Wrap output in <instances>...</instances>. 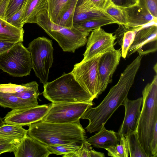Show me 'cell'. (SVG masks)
<instances>
[{"label": "cell", "instance_id": "cell-1", "mask_svg": "<svg viewBox=\"0 0 157 157\" xmlns=\"http://www.w3.org/2000/svg\"><path fill=\"white\" fill-rule=\"evenodd\" d=\"M142 56L139 55L127 65L121 74L116 85L112 87L102 101L97 106L89 108L80 119L89 120L85 128L91 133L98 131L128 98L129 90L132 86L135 76L140 67Z\"/></svg>", "mask_w": 157, "mask_h": 157}, {"label": "cell", "instance_id": "cell-2", "mask_svg": "<svg viewBox=\"0 0 157 157\" xmlns=\"http://www.w3.org/2000/svg\"><path fill=\"white\" fill-rule=\"evenodd\" d=\"M28 126L27 134L46 146L74 143L81 145L87 138L80 121L70 123H57L41 120Z\"/></svg>", "mask_w": 157, "mask_h": 157}, {"label": "cell", "instance_id": "cell-3", "mask_svg": "<svg viewBox=\"0 0 157 157\" xmlns=\"http://www.w3.org/2000/svg\"><path fill=\"white\" fill-rule=\"evenodd\" d=\"M142 107L136 131L138 140L148 157H152L150 145L157 124V75L142 91Z\"/></svg>", "mask_w": 157, "mask_h": 157}, {"label": "cell", "instance_id": "cell-4", "mask_svg": "<svg viewBox=\"0 0 157 157\" xmlns=\"http://www.w3.org/2000/svg\"><path fill=\"white\" fill-rule=\"evenodd\" d=\"M43 96L52 103L84 102L94 99L71 73L44 85Z\"/></svg>", "mask_w": 157, "mask_h": 157}, {"label": "cell", "instance_id": "cell-5", "mask_svg": "<svg viewBox=\"0 0 157 157\" xmlns=\"http://www.w3.org/2000/svg\"><path fill=\"white\" fill-rule=\"evenodd\" d=\"M34 23L56 40L65 52L74 53L76 49L85 45L90 33L80 31L74 26L70 29L54 23L51 21L46 9L37 14Z\"/></svg>", "mask_w": 157, "mask_h": 157}, {"label": "cell", "instance_id": "cell-6", "mask_svg": "<svg viewBox=\"0 0 157 157\" xmlns=\"http://www.w3.org/2000/svg\"><path fill=\"white\" fill-rule=\"evenodd\" d=\"M52 44L51 40L45 37H38L29 43L27 48L32 68L44 85L48 82L49 70L53 62Z\"/></svg>", "mask_w": 157, "mask_h": 157}, {"label": "cell", "instance_id": "cell-7", "mask_svg": "<svg viewBox=\"0 0 157 157\" xmlns=\"http://www.w3.org/2000/svg\"><path fill=\"white\" fill-rule=\"evenodd\" d=\"M32 69L30 53L22 43H16L0 56V69L13 77L29 75Z\"/></svg>", "mask_w": 157, "mask_h": 157}, {"label": "cell", "instance_id": "cell-8", "mask_svg": "<svg viewBox=\"0 0 157 157\" xmlns=\"http://www.w3.org/2000/svg\"><path fill=\"white\" fill-rule=\"evenodd\" d=\"M93 101L84 102L52 103L49 110L42 121L50 123H70L80 121Z\"/></svg>", "mask_w": 157, "mask_h": 157}, {"label": "cell", "instance_id": "cell-9", "mask_svg": "<svg viewBox=\"0 0 157 157\" xmlns=\"http://www.w3.org/2000/svg\"><path fill=\"white\" fill-rule=\"evenodd\" d=\"M101 54L74 65L71 72L76 80L94 99L98 97L99 77L98 65Z\"/></svg>", "mask_w": 157, "mask_h": 157}, {"label": "cell", "instance_id": "cell-10", "mask_svg": "<svg viewBox=\"0 0 157 157\" xmlns=\"http://www.w3.org/2000/svg\"><path fill=\"white\" fill-rule=\"evenodd\" d=\"M51 104L12 109L3 119L5 124L29 126L42 120L48 113Z\"/></svg>", "mask_w": 157, "mask_h": 157}, {"label": "cell", "instance_id": "cell-11", "mask_svg": "<svg viewBox=\"0 0 157 157\" xmlns=\"http://www.w3.org/2000/svg\"><path fill=\"white\" fill-rule=\"evenodd\" d=\"M121 56V48L107 51L100 56L98 65L99 83L98 95H100L112 81V77Z\"/></svg>", "mask_w": 157, "mask_h": 157}, {"label": "cell", "instance_id": "cell-12", "mask_svg": "<svg viewBox=\"0 0 157 157\" xmlns=\"http://www.w3.org/2000/svg\"><path fill=\"white\" fill-rule=\"evenodd\" d=\"M87 39L86 49L82 60L85 61L114 48L115 35L105 32L101 27L95 29Z\"/></svg>", "mask_w": 157, "mask_h": 157}, {"label": "cell", "instance_id": "cell-13", "mask_svg": "<svg viewBox=\"0 0 157 157\" xmlns=\"http://www.w3.org/2000/svg\"><path fill=\"white\" fill-rule=\"evenodd\" d=\"M157 24L145 26L137 31L130 47L127 56L137 52L143 56L153 52L157 48Z\"/></svg>", "mask_w": 157, "mask_h": 157}, {"label": "cell", "instance_id": "cell-14", "mask_svg": "<svg viewBox=\"0 0 157 157\" xmlns=\"http://www.w3.org/2000/svg\"><path fill=\"white\" fill-rule=\"evenodd\" d=\"M142 102V97L134 100L127 98L123 102L125 112L123 121L117 133L119 140L122 135L125 136L136 131Z\"/></svg>", "mask_w": 157, "mask_h": 157}, {"label": "cell", "instance_id": "cell-15", "mask_svg": "<svg viewBox=\"0 0 157 157\" xmlns=\"http://www.w3.org/2000/svg\"><path fill=\"white\" fill-rule=\"evenodd\" d=\"M124 7L128 18L127 24L124 25L129 30L137 32L145 26L157 23V17L154 16L146 7L139 3Z\"/></svg>", "mask_w": 157, "mask_h": 157}, {"label": "cell", "instance_id": "cell-16", "mask_svg": "<svg viewBox=\"0 0 157 157\" xmlns=\"http://www.w3.org/2000/svg\"><path fill=\"white\" fill-rule=\"evenodd\" d=\"M13 152L15 157H48L51 154L46 146L28 134Z\"/></svg>", "mask_w": 157, "mask_h": 157}, {"label": "cell", "instance_id": "cell-17", "mask_svg": "<svg viewBox=\"0 0 157 157\" xmlns=\"http://www.w3.org/2000/svg\"><path fill=\"white\" fill-rule=\"evenodd\" d=\"M97 18H107L116 21L104 10L96 8L91 0H78L74 14L73 24Z\"/></svg>", "mask_w": 157, "mask_h": 157}, {"label": "cell", "instance_id": "cell-18", "mask_svg": "<svg viewBox=\"0 0 157 157\" xmlns=\"http://www.w3.org/2000/svg\"><path fill=\"white\" fill-rule=\"evenodd\" d=\"M98 131L86 140L94 147L105 149L119 144V140L114 131L108 130L104 126Z\"/></svg>", "mask_w": 157, "mask_h": 157}, {"label": "cell", "instance_id": "cell-19", "mask_svg": "<svg viewBox=\"0 0 157 157\" xmlns=\"http://www.w3.org/2000/svg\"><path fill=\"white\" fill-rule=\"evenodd\" d=\"M23 29L17 28L0 18V41L17 43L23 41Z\"/></svg>", "mask_w": 157, "mask_h": 157}, {"label": "cell", "instance_id": "cell-20", "mask_svg": "<svg viewBox=\"0 0 157 157\" xmlns=\"http://www.w3.org/2000/svg\"><path fill=\"white\" fill-rule=\"evenodd\" d=\"M38 105V101L23 99L12 94L0 92V106L3 107L15 109Z\"/></svg>", "mask_w": 157, "mask_h": 157}, {"label": "cell", "instance_id": "cell-21", "mask_svg": "<svg viewBox=\"0 0 157 157\" xmlns=\"http://www.w3.org/2000/svg\"><path fill=\"white\" fill-rule=\"evenodd\" d=\"M71 0H48L46 7L51 21L57 24L67 11Z\"/></svg>", "mask_w": 157, "mask_h": 157}, {"label": "cell", "instance_id": "cell-22", "mask_svg": "<svg viewBox=\"0 0 157 157\" xmlns=\"http://www.w3.org/2000/svg\"><path fill=\"white\" fill-rule=\"evenodd\" d=\"M48 0H27L25 11L23 23H34L36 16L46 9Z\"/></svg>", "mask_w": 157, "mask_h": 157}, {"label": "cell", "instance_id": "cell-23", "mask_svg": "<svg viewBox=\"0 0 157 157\" xmlns=\"http://www.w3.org/2000/svg\"><path fill=\"white\" fill-rule=\"evenodd\" d=\"M28 133L22 126L5 124L0 126V137L21 140Z\"/></svg>", "mask_w": 157, "mask_h": 157}, {"label": "cell", "instance_id": "cell-24", "mask_svg": "<svg viewBox=\"0 0 157 157\" xmlns=\"http://www.w3.org/2000/svg\"><path fill=\"white\" fill-rule=\"evenodd\" d=\"M117 23L113 20L107 18H97L86 20L73 24V26L80 31L90 32L92 30L106 25Z\"/></svg>", "mask_w": 157, "mask_h": 157}, {"label": "cell", "instance_id": "cell-25", "mask_svg": "<svg viewBox=\"0 0 157 157\" xmlns=\"http://www.w3.org/2000/svg\"><path fill=\"white\" fill-rule=\"evenodd\" d=\"M125 137L127 141L130 157H148L138 140L136 131Z\"/></svg>", "mask_w": 157, "mask_h": 157}, {"label": "cell", "instance_id": "cell-26", "mask_svg": "<svg viewBox=\"0 0 157 157\" xmlns=\"http://www.w3.org/2000/svg\"><path fill=\"white\" fill-rule=\"evenodd\" d=\"M91 145L86 140L75 151L62 155L63 157H104V153L93 149Z\"/></svg>", "mask_w": 157, "mask_h": 157}, {"label": "cell", "instance_id": "cell-27", "mask_svg": "<svg viewBox=\"0 0 157 157\" xmlns=\"http://www.w3.org/2000/svg\"><path fill=\"white\" fill-rule=\"evenodd\" d=\"M119 25H127L128 18L124 7L117 6L111 2L104 10Z\"/></svg>", "mask_w": 157, "mask_h": 157}, {"label": "cell", "instance_id": "cell-28", "mask_svg": "<svg viewBox=\"0 0 157 157\" xmlns=\"http://www.w3.org/2000/svg\"><path fill=\"white\" fill-rule=\"evenodd\" d=\"M120 144L106 148L108 155L113 157H128L129 152L127 141L125 136L122 135Z\"/></svg>", "mask_w": 157, "mask_h": 157}, {"label": "cell", "instance_id": "cell-29", "mask_svg": "<svg viewBox=\"0 0 157 157\" xmlns=\"http://www.w3.org/2000/svg\"><path fill=\"white\" fill-rule=\"evenodd\" d=\"M81 145L74 143L69 144H56L48 145L47 147L51 154L62 155L75 151Z\"/></svg>", "mask_w": 157, "mask_h": 157}, {"label": "cell", "instance_id": "cell-30", "mask_svg": "<svg viewBox=\"0 0 157 157\" xmlns=\"http://www.w3.org/2000/svg\"><path fill=\"white\" fill-rule=\"evenodd\" d=\"M78 1L71 0L69 7L56 24L68 28L73 27L74 14Z\"/></svg>", "mask_w": 157, "mask_h": 157}, {"label": "cell", "instance_id": "cell-31", "mask_svg": "<svg viewBox=\"0 0 157 157\" xmlns=\"http://www.w3.org/2000/svg\"><path fill=\"white\" fill-rule=\"evenodd\" d=\"M36 82V81H32L21 85L10 83L0 84V92L10 94L20 93L31 88Z\"/></svg>", "mask_w": 157, "mask_h": 157}, {"label": "cell", "instance_id": "cell-32", "mask_svg": "<svg viewBox=\"0 0 157 157\" xmlns=\"http://www.w3.org/2000/svg\"><path fill=\"white\" fill-rule=\"evenodd\" d=\"M136 32L135 30H130L124 33L121 47V56L124 59L127 56L128 50L134 41Z\"/></svg>", "mask_w": 157, "mask_h": 157}, {"label": "cell", "instance_id": "cell-33", "mask_svg": "<svg viewBox=\"0 0 157 157\" xmlns=\"http://www.w3.org/2000/svg\"><path fill=\"white\" fill-rule=\"evenodd\" d=\"M21 140L0 137V155L8 152H13Z\"/></svg>", "mask_w": 157, "mask_h": 157}, {"label": "cell", "instance_id": "cell-34", "mask_svg": "<svg viewBox=\"0 0 157 157\" xmlns=\"http://www.w3.org/2000/svg\"><path fill=\"white\" fill-rule=\"evenodd\" d=\"M26 4V3L18 11L5 20L11 25L17 28L20 29H23V27L24 25L23 23V19Z\"/></svg>", "mask_w": 157, "mask_h": 157}, {"label": "cell", "instance_id": "cell-35", "mask_svg": "<svg viewBox=\"0 0 157 157\" xmlns=\"http://www.w3.org/2000/svg\"><path fill=\"white\" fill-rule=\"evenodd\" d=\"M27 0H9L4 20L10 17L26 3Z\"/></svg>", "mask_w": 157, "mask_h": 157}, {"label": "cell", "instance_id": "cell-36", "mask_svg": "<svg viewBox=\"0 0 157 157\" xmlns=\"http://www.w3.org/2000/svg\"><path fill=\"white\" fill-rule=\"evenodd\" d=\"M139 3L146 7L154 16L157 17V0H139Z\"/></svg>", "mask_w": 157, "mask_h": 157}, {"label": "cell", "instance_id": "cell-37", "mask_svg": "<svg viewBox=\"0 0 157 157\" xmlns=\"http://www.w3.org/2000/svg\"><path fill=\"white\" fill-rule=\"evenodd\" d=\"M152 157H157V124L155 126L150 145Z\"/></svg>", "mask_w": 157, "mask_h": 157}, {"label": "cell", "instance_id": "cell-38", "mask_svg": "<svg viewBox=\"0 0 157 157\" xmlns=\"http://www.w3.org/2000/svg\"><path fill=\"white\" fill-rule=\"evenodd\" d=\"M97 9L104 10L111 2L110 0H91Z\"/></svg>", "mask_w": 157, "mask_h": 157}, {"label": "cell", "instance_id": "cell-39", "mask_svg": "<svg viewBox=\"0 0 157 157\" xmlns=\"http://www.w3.org/2000/svg\"><path fill=\"white\" fill-rule=\"evenodd\" d=\"M16 44L0 41V56L7 52Z\"/></svg>", "mask_w": 157, "mask_h": 157}, {"label": "cell", "instance_id": "cell-40", "mask_svg": "<svg viewBox=\"0 0 157 157\" xmlns=\"http://www.w3.org/2000/svg\"><path fill=\"white\" fill-rule=\"evenodd\" d=\"M111 2L117 6L122 7L127 6V0H110Z\"/></svg>", "mask_w": 157, "mask_h": 157}, {"label": "cell", "instance_id": "cell-41", "mask_svg": "<svg viewBox=\"0 0 157 157\" xmlns=\"http://www.w3.org/2000/svg\"><path fill=\"white\" fill-rule=\"evenodd\" d=\"M127 7L138 4L139 1V0H127Z\"/></svg>", "mask_w": 157, "mask_h": 157}, {"label": "cell", "instance_id": "cell-42", "mask_svg": "<svg viewBox=\"0 0 157 157\" xmlns=\"http://www.w3.org/2000/svg\"><path fill=\"white\" fill-rule=\"evenodd\" d=\"M9 1V0H0V5L5 4L8 6Z\"/></svg>", "mask_w": 157, "mask_h": 157}, {"label": "cell", "instance_id": "cell-43", "mask_svg": "<svg viewBox=\"0 0 157 157\" xmlns=\"http://www.w3.org/2000/svg\"><path fill=\"white\" fill-rule=\"evenodd\" d=\"M5 124L3 119L0 117V126L4 124Z\"/></svg>", "mask_w": 157, "mask_h": 157}]
</instances>
